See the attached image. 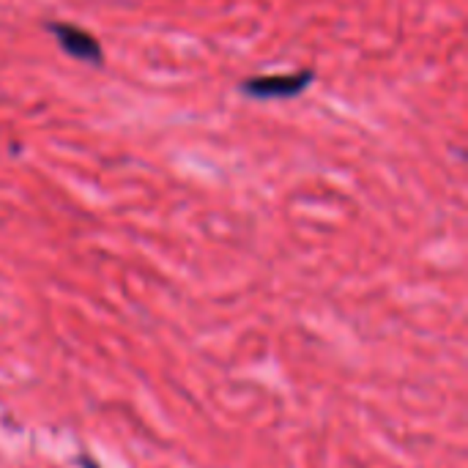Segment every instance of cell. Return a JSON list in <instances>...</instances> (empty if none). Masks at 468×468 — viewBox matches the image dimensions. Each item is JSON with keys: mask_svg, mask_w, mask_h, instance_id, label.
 Masks as SVG:
<instances>
[{"mask_svg": "<svg viewBox=\"0 0 468 468\" xmlns=\"http://www.w3.org/2000/svg\"><path fill=\"white\" fill-rule=\"evenodd\" d=\"M313 80H315V71L310 69H302L293 74H263V77L244 80L241 90L252 99H293V96H302Z\"/></svg>", "mask_w": 468, "mask_h": 468, "instance_id": "obj_1", "label": "cell"}, {"mask_svg": "<svg viewBox=\"0 0 468 468\" xmlns=\"http://www.w3.org/2000/svg\"><path fill=\"white\" fill-rule=\"evenodd\" d=\"M47 30L58 38L60 49L66 55H71L74 60H82L88 66H101L104 63V52H101V44L88 33L82 30L80 25L74 22H60V19H49L47 22Z\"/></svg>", "mask_w": 468, "mask_h": 468, "instance_id": "obj_2", "label": "cell"}, {"mask_svg": "<svg viewBox=\"0 0 468 468\" xmlns=\"http://www.w3.org/2000/svg\"><path fill=\"white\" fill-rule=\"evenodd\" d=\"M77 463H80L82 468H101L99 463H93V461H90L88 455H80V458H77Z\"/></svg>", "mask_w": 468, "mask_h": 468, "instance_id": "obj_3", "label": "cell"}]
</instances>
